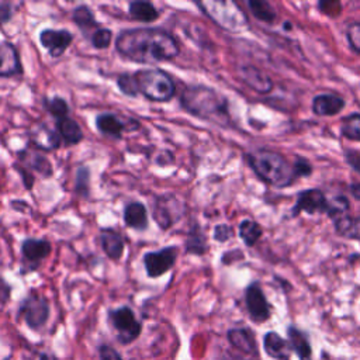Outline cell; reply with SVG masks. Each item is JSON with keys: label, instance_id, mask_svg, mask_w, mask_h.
Segmentation results:
<instances>
[{"label": "cell", "instance_id": "obj_1", "mask_svg": "<svg viewBox=\"0 0 360 360\" xmlns=\"http://www.w3.org/2000/svg\"><path fill=\"white\" fill-rule=\"evenodd\" d=\"M115 51L136 63L155 65L179 56L180 45L176 38L159 27H136L122 30L115 39Z\"/></svg>", "mask_w": 360, "mask_h": 360}, {"label": "cell", "instance_id": "obj_2", "mask_svg": "<svg viewBox=\"0 0 360 360\" xmlns=\"http://www.w3.org/2000/svg\"><path fill=\"white\" fill-rule=\"evenodd\" d=\"M180 105L191 115L219 127H229V101L218 90L205 84H188L180 94Z\"/></svg>", "mask_w": 360, "mask_h": 360}, {"label": "cell", "instance_id": "obj_3", "mask_svg": "<svg viewBox=\"0 0 360 360\" xmlns=\"http://www.w3.org/2000/svg\"><path fill=\"white\" fill-rule=\"evenodd\" d=\"M245 158L252 172L271 187L285 188L297 180L292 162L277 150L260 146L246 152Z\"/></svg>", "mask_w": 360, "mask_h": 360}, {"label": "cell", "instance_id": "obj_4", "mask_svg": "<svg viewBox=\"0 0 360 360\" xmlns=\"http://www.w3.org/2000/svg\"><path fill=\"white\" fill-rule=\"evenodd\" d=\"M138 91L148 100L167 103L176 94V86L169 73L162 69L149 68L134 72Z\"/></svg>", "mask_w": 360, "mask_h": 360}, {"label": "cell", "instance_id": "obj_5", "mask_svg": "<svg viewBox=\"0 0 360 360\" xmlns=\"http://www.w3.org/2000/svg\"><path fill=\"white\" fill-rule=\"evenodd\" d=\"M197 6L217 25L226 31H243L249 27L248 15L233 1H198Z\"/></svg>", "mask_w": 360, "mask_h": 360}, {"label": "cell", "instance_id": "obj_6", "mask_svg": "<svg viewBox=\"0 0 360 360\" xmlns=\"http://www.w3.org/2000/svg\"><path fill=\"white\" fill-rule=\"evenodd\" d=\"M186 214V204L173 193H166L155 198L152 217L158 226L163 231L170 229Z\"/></svg>", "mask_w": 360, "mask_h": 360}, {"label": "cell", "instance_id": "obj_7", "mask_svg": "<svg viewBox=\"0 0 360 360\" xmlns=\"http://www.w3.org/2000/svg\"><path fill=\"white\" fill-rule=\"evenodd\" d=\"M108 319L114 330L117 332V339L121 345H128L141 335L142 325L129 307H120L111 309L108 312Z\"/></svg>", "mask_w": 360, "mask_h": 360}, {"label": "cell", "instance_id": "obj_8", "mask_svg": "<svg viewBox=\"0 0 360 360\" xmlns=\"http://www.w3.org/2000/svg\"><path fill=\"white\" fill-rule=\"evenodd\" d=\"M18 316L22 318L31 329H39L49 318L48 300L41 294L31 292L20 304Z\"/></svg>", "mask_w": 360, "mask_h": 360}, {"label": "cell", "instance_id": "obj_9", "mask_svg": "<svg viewBox=\"0 0 360 360\" xmlns=\"http://www.w3.org/2000/svg\"><path fill=\"white\" fill-rule=\"evenodd\" d=\"M49 253L51 243L46 239L27 238L21 243V273L25 274L35 271Z\"/></svg>", "mask_w": 360, "mask_h": 360}, {"label": "cell", "instance_id": "obj_10", "mask_svg": "<svg viewBox=\"0 0 360 360\" xmlns=\"http://www.w3.org/2000/svg\"><path fill=\"white\" fill-rule=\"evenodd\" d=\"M245 304L250 319L256 323H263L271 316V305L267 301L259 281H253L246 287Z\"/></svg>", "mask_w": 360, "mask_h": 360}, {"label": "cell", "instance_id": "obj_11", "mask_svg": "<svg viewBox=\"0 0 360 360\" xmlns=\"http://www.w3.org/2000/svg\"><path fill=\"white\" fill-rule=\"evenodd\" d=\"M177 246H166L159 250H152L143 255L142 262L146 270V274L152 278L160 277L167 273L176 263Z\"/></svg>", "mask_w": 360, "mask_h": 360}, {"label": "cell", "instance_id": "obj_12", "mask_svg": "<svg viewBox=\"0 0 360 360\" xmlns=\"http://www.w3.org/2000/svg\"><path fill=\"white\" fill-rule=\"evenodd\" d=\"M328 204H329V198L322 190L307 188V190H301L297 194V200L291 212H292V217H297L301 212H305L308 215L326 214Z\"/></svg>", "mask_w": 360, "mask_h": 360}, {"label": "cell", "instance_id": "obj_13", "mask_svg": "<svg viewBox=\"0 0 360 360\" xmlns=\"http://www.w3.org/2000/svg\"><path fill=\"white\" fill-rule=\"evenodd\" d=\"M73 41V34L69 30L46 28L39 34L41 45L48 51L51 58L62 56Z\"/></svg>", "mask_w": 360, "mask_h": 360}, {"label": "cell", "instance_id": "obj_14", "mask_svg": "<svg viewBox=\"0 0 360 360\" xmlns=\"http://www.w3.org/2000/svg\"><path fill=\"white\" fill-rule=\"evenodd\" d=\"M238 75L249 89L259 94H267L274 87L273 79L263 69L255 65H242L238 69Z\"/></svg>", "mask_w": 360, "mask_h": 360}, {"label": "cell", "instance_id": "obj_15", "mask_svg": "<svg viewBox=\"0 0 360 360\" xmlns=\"http://www.w3.org/2000/svg\"><path fill=\"white\" fill-rule=\"evenodd\" d=\"M134 120L122 121L117 114L112 112H101L96 117V128L100 134L111 138L120 139L125 131H134L138 129L139 127L128 125Z\"/></svg>", "mask_w": 360, "mask_h": 360}, {"label": "cell", "instance_id": "obj_16", "mask_svg": "<svg viewBox=\"0 0 360 360\" xmlns=\"http://www.w3.org/2000/svg\"><path fill=\"white\" fill-rule=\"evenodd\" d=\"M346 107V101L342 96L335 93H321L312 98L311 110L319 117L338 115Z\"/></svg>", "mask_w": 360, "mask_h": 360}, {"label": "cell", "instance_id": "obj_17", "mask_svg": "<svg viewBox=\"0 0 360 360\" xmlns=\"http://www.w3.org/2000/svg\"><path fill=\"white\" fill-rule=\"evenodd\" d=\"M22 72L17 48L7 41L0 42V77H13Z\"/></svg>", "mask_w": 360, "mask_h": 360}, {"label": "cell", "instance_id": "obj_18", "mask_svg": "<svg viewBox=\"0 0 360 360\" xmlns=\"http://www.w3.org/2000/svg\"><path fill=\"white\" fill-rule=\"evenodd\" d=\"M60 136L58 131L48 128L45 124H37L30 129V143L42 150H53L60 146Z\"/></svg>", "mask_w": 360, "mask_h": 360}, {"label": "cell", "instance_id": "obj_19", "mask_svg": "<svg viewBox=\"0 0 360 360\" xmlns=\"http://www.w3.org/2000/svg\"><path fill=\"white\" fill-rule=\"evenodd\" d=\"M226 338L229 343L239 352L245 354L257 356V343L256 336L249 328H232L228 330Z\"/></svg>", "mask_w": 360, "mask_h": 360}, {"label": "cell", "instance_id": "obj_20", "mask_svg": "<svg viewBox=\"0 0 360 360\" xmlns=\"http://www.w3.org/2000/svg\"><path fill=\"white\" fill-rule=\"evenodd\" d=\"M263 349L266 354L274 360H290L292 353L288 340L283 339L274 330H270L263 336Z\"/></svg>", "mask_w": 360, "mask_h": 360}, {"label": "cell", "instance_id": "obj_21", "mask_svg": "<svg viewBox=\"0 0 360 360\" xmlns=\"http://www.w3.org/2000/svg\"><path fill=\"white\" fill-rule=\"evenodd\" d=\"M124 222L128 228H132L135 231H145L149 224L148 218V210L143 202L139 201H131L124 207L122 214Z\"/></svg>", "mask_w": 360, "mask_h": 360}, {"label": "cell", "instance_id": "obj_22", "mask_svg": "<svg viewBox=\"0 0 360 360\" xmlns=\"http://www.w3.org/2000/svg\"><path fill=\"white\" fill-rule=\"evenodd\" d=\"M100 245L103 252L111 260H120L124 255V239L120 232L112 228H104L100 233Z\"/></svg>", "mask_w": 360, "mask_h": 360}, {"label": "cell", "instance_id": "obj_23", "mask_svg": "<svg viewBox=\"0 0 360 360\" xmlns=\"http://www.w3.org/2000/svg\"><path fill=\"white\" fill-rule=\"evenodd\" d=\"M287 338L291 346V350L297 354L300 360H311L312 359V347L307 332L300 328L290 325L287 328Z\"/></svg>", "mask_w": 360, "mask_h": 360}, {"label": "cell", "instance_id": "obj_24", "mask_svg": "<svg viewBox=\"0 0 360 360\" xmlns=\"http://www.w3.org/2000/svg\"><path fill=\"white\" fill-rule=\"evenodd\" d=\"M17 156H18V160L21 162V166L27 167L30 172L31 170L38 172L42 177L52 176V165L44 155L24 149V150H20Z\"/></svg>", "mask_w": 360, "mask_h": 360}, {"label": "cell", "instance_id": "obj_25", "mask_svg": "<svg viewBox=\"0 0 360 360\" xmlns=\"http://www.w3.org/2000/svg\"><path fill=\"white\" fill-rule=\"evenodd\" d=\"M184 250L187 255H195V256H202L207 253L208 250L207 236L198 222L193 224L191 228L188 229L184 240Z\"/></svg>", "mask_w": 360, "mask_h": 360}, {"label": "cell", "instance_id": "obj_26", "mask_svg": "<svg viewBox=\"0 0 360 360\" xmlns=\"http://www.w3.org/2000/svg\"><path fill=\"white\" fill-rule=\"evenodd\" d=\"M56 131L65 145H77L83 139V131L80 125L70 117L56 120Z\"/></svg>", "mask_w": 360, "mask_h": 360}, {"label": "cell", "instance_id": "obj_27", "mask_svg": "<svg viewBox=\"0 0 360 360\" xmlns=\"http://www.w3.org/2000/svg\"><path fill=\"white\" fill-rule=\"evenodd\" d=\"M129 15L141 22H153L159 18L158 8L150 1L143 0H134L128 4Z\"/></svg>", "mask_w": 360, "mask_h": 360}, {"label": "cell", "instance_id": "obj_28", "mask_svg": "<svg viewBox=\"0 0 360 360\" xmlns=\"http://www.w3.org/2000/svg\"><path fill=\"white\" fill-rule=\"evenodd\" d=\"M72 18H73V22L77 25V28L86 35H90L89 34L90 30L96 31L100 28L98 22L94 18L91 8L86 4H80V6L75 7L72 11Z\"/></svg>", "mask_w": 360, "mask_h": 360}, {"label": "cell", "instance_id": "obj_29", "mask_svg": "<svg viewBox=\"0 0 360 360\" xmlns=\"http://www.w3.org/2000/svg\"><path fill=\"white\" fill-rule=\"evenodd\" d=\"M238 233H239V238L242 239V242L248 246V248H252L255 246L259 239L262 238L263 235V228L259 222L253 221V219H242L238 225Z\"/></svg>", "mask_w": 360, "mask_h": 360}, {"label": "cell", "instance_id": "obj_30", "mask_svg": "<svg viewBox=\"0 0 360 360\" xmlns=\"http://www.w3.org/2000/svg\"><path fill=\"white\" fill-rule=\"evenodd\" d=\"M248 8L252 15L266 24H273L277 20L276 8L266 0H248Z\"/></svg>", "mask_w": 360, "mask_h": 360}, {"label": "cell", "instance_id": "obj_31", "mask_svg": "<svg viewBox=\"0 0 360 360\" xmlns=\"http://www.w3.org/2000/svg\"><path fill=\"white\" fill-rule=\"evenodd\" d=\"M338 235L349 239H360V215L350 217L346 215L333 222Z\"/></svg>", "mask_w": 360, "mask_h": 360}, {"label": "cell", "instance_id": "obj_32", "mask_svg": "<svg viewBox=\"0 0 360 360\" xmlns=\"http://www.w3.org/2000/svg\"><path fill=\"white\" fill-rule=\"evenodd\" d=\"M350 211V202L349 198L343 194H338L332 198H329V204H328V212L326 215L335 222L346 215H349Z\"/></svg>", "mask_w": 360, "mask_h": 360}, {"label": "cell", "instance_id": "obj_33", "mask_svg": "<svg viewBox=\"0 0 360 360\" xmlns=\"http://www.w3.org/2000/svg\"><path fill=\"white\" fill-rule=\"evenodd\" d=\"M340 134L349 141L360 142V112H353L343 118Z\"/></svg>", "mask_w": 360, "mask_h": 360}, {"label": "cell", "instance_id": "obj_34", "mask_svg": "<svg viewBox=\"0 0 360 360\" xmlns=\"http://www.w3.org/2000/svg\"><path fill=\"white\" fill-rule=\"evenodd\" d=\"M44 107L55 120L69 117V105L66 100L59 96H55L52 98H44Z\"/></svg>", "mask_w": 360, "mask_h": 360}, {"label": "cell", "instance_id": "obj_35", "mask_svg": "<svg viewBox=\"0 0 360 360\" xmlns=\"http://www.w3.org/2000/svg\"><path fill=\"white\" fill-rule=\"evenodd\" d=\"M73 190L82 198H87L90 194V170L86 166H82L75 173V186Z\"/></svg>", "mask_w": 360, "mask_h": 360}, {"label": "cell", "instance_id": "obj_36", "mask_svg": "<svg viewBox=\"0 0 360 360\" xmlns=\"http://www.w3.org/2000/svg\"><path fill=\"white\" fill-rule=\"evenodd\" d=\"M117 86H118V89L121 90V93L125 94V96L135 97V96L139 94L134 73L124 72V73L118 75V77H117Z\"/></svg>", "mask_w": 360, "mask_h": 360}, {"label": "cell", "instance_id": "obj_37", "mask_svg": "<svg viewBox=\"0 0 360 360\" xmlns=\"http://www.w3.org/2000/svg\"><path fill=\"white\" fill-rule=\"evenodd\" d=\"M112 41V31L110 28H98L91 32L90 42L96 49H105Z\"/></svg>", "mask_w": 360, "mask_h": 360}, {"label": "cell", "instance_id": "obj_38", "mask_svg": "<svg viewBox=\"0 0 360 360\" xmlns=\"http://www.w3.org/2000/svg\"><path fill=\"white\" fill-rule=\"evenodd\" d=\"M346 39L350 49L360 55V21H354L346 28Z\"/></svg>", "mask_w": 360, "mask_h": 360}, {"label": "cell", "instance_id": "obj_39", "mask_svg": "<svg viewBox=\"0 0 360 360\" xmlns=\"http://www.w3.org/2000/svg\"><path fill=\"white\" fill-rule=\"evenodd\" d=\"M292 166H294V173H295L297 179L308 177L314 172V167H312L311 162L307 158H302V156H295L294 160H292Z\"/></svg>", "mask_w": 360, "mask_h": 360}, {"label": "cell", "instance_id": "obj_40", "mask_svg": "<svg viewBox=\"0 0 360 360\" xmlns=\"http://www.w3.org/2000/svg\"><path fill=\"white\" fill-rule=\"evenodd\" d=\"M233 236V229L228 224H218L214 228V239L217 242H226Z\"/></svg>", "mask_w": 360, "mask_h": 360}, {"label": "cell", "instance_id": "obj_41", "mask_svg": "<svg viewBox=\"0 0 360 360\" xmlns=\"http://www.w3.org/2000/svg\"><path fill=\"white\" fill-rule=\"evenodd\" d=\"M345 162L360 174V152L356 149H345Z\"/></svg>", "mask_w": 360, "mask_h": 360}, {"label": "cell", "instance_id": "obj_42", "mask_svg": "<svg viewBox=\"0 0 360 360\" xmlns=\"http://www.w3.org/2000/svg\"><path fill=\"white\" fill-rule=\"evenodd\" d=\"M15 170H17V173L21 176V180H22V183H24V187L27 188V190H31L32 188V186H34V174L27 169V167H24V166H21V165H15Z\"/></svg>", "mask_w": 360, "mask_h": 360}, {"label": "cell", "instance_id": "obj_43", "mask_svg": "<svg viewBox=\"0 0 360 360\" xmlns=\"http://www.w3.org/2000/svg\"><path fill=\"white\" fill-rule=\"evenodd\" d=\"M98 354H100V360H122L121 354L114 347L107 345L100 346Z\"/></svg>", "mask_w": 360, "mask_h": 360}, {"label": "cell", "instance_id": "obj_44", "mask_svg": "<svg viewBox=\"0 0 360 360\" xmlns=\"http://www.w3.org/2000/svg\"><path fill=\"white\" fill-rule=\"evenodd\" d=\"M11 295V287L10 284L0 276V305H4L8 302Z\"/></svg>", "mask_w": 360, "mask_h": 360}, {"label": "cell", "instance_id": "obj_45", "mask_svg": "<svg viewBox=\"0 0 360 360\" xmlns=\"http://www.w3.org/2000/svg\"><path fill=\"white\" fill-rule=\"evenodd\" d=\"M13 4L11 3H0V24L8 22L13 17Z\"/></svg>", "mask_w": 360, "mask_h": 360}, {"label": "cell", "instance_id": "obj_46", "mask_svg": "<svg viewBox=\"0 0 360 360\" xmlns=\"http://www.w3.org/2000/svg\"><path fill=\"white\" fill-rule=\"evenodd\" d=\"M349 191H350V194H352V197H353L354 200L360 201V181L352 183V184L349 186Z\"/></svg>", "mask_w": 360, "mask_h": 360}, {"label": "cell", "instance_id": "obj_47", "mask_svg": "<svg viewBox=\"0 0 360 360\" xmlns=\"http://www.w3.org/2000/svg\"><path fill=\"white\" fill-rule=\"evenodd\" d=\"M28 360H55V357L48 353H34L28 357Z\"/></svg>", "mask_w": 360, "mask_h": 360}, {"label": "cell", "instance_id": "obj_48", "mask_svg": "<svg viewBox=\"0 0 360 360\" xmlns=\"http://www.w3.org/2000/svg\"><path fill=\"white\" fill-rule=\"evenodd\" d=\"M321 360H330V357L328 356V353L322 352V356H321Z\"/></svg>", "mask_w": 360, "mask_h": 360}]
</instances>
